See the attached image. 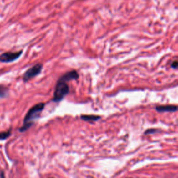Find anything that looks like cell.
I'll return each instance as SVG.
<instances>
[{
	"instance_id": "7a4b0ae2",
	"label": "cell",
	"mask_w": 178,
	"mask_h": 178,
	"mask_svg": "<svg viewBox=\"0 0 178 178\" xmlns=\"http://www.w3.org/2000/svg\"><path fill=\"white\" fill-rule=\"evenodd\" d=\"M69 92L70 86L68 84V82L59 78L55 87L52 101L54 102H61L63 100L64 98L69 93Z\"/></svg>"
},
{
	"instance_id": "ba28073f",
	"label": "cell",
	"mask_w": 178,
	"mask_h": 178,
	"mask_svg": "<svg viewBox=\"0 0 178 178\" xmlns=\"http://www.w3.org/2000/svg\"><path fill=\"white\" fill-rule=\"evenodd\" d=\"M11 130L7 131V132H0V140H6L11 136Z\"/></svg>"
},
{
	"instance_id": "3957f363",
	"label": "cell",
	"mask_w": 178,
	"mask_h": 178,
	"mask_svg": "<svg viewBox=\"0 0 178 178\" xmlns=\"http://www.w3.org/2000/svg\"><path fill=\"white\" fill-rule=\"evenodd\" d=\"M43 70V65L40 64H37L34 65L33 66L28 69L23 75L24 82H28V81L32 79V78L36 77L37 75L41 73Z\"/></svg>"
},
{
	"instance_id": "5b68a950",
	"label": "cell",
	"mask_w": 178,
	"mask_h": 178,
	"mask_svg": "<svg viewBox=\"0 0 178 178\" xmlns=\"http://www.w3.org/2000/svg\"><path fill=\"white\" fill-rule=\"evenodd\" d=\"M61 79L65 81V82H70L71 80H77L79 78V74L76 70H70L68 73L63 74L61 77Z\"/></svg>"
},
{
	"instance_id": "4fadbf2b",
	"label": "cell",
	"mask_w": 178,
	"mask_h": 178,
	"mask_svg": "<svg viewBox=\"0 0 178 178\" xmlns=\"http://www.w3.org/2000/svg\"><path fill=\"white\" fill-rule=\"evenodd\" d=\"M49 178H53V177H49Z\"/></svg>"
},
{
	"instance_id": "8992f818",
	"label": "cell",
	"mask_w": 178,
	"mask_h": 178,
	"mask_svg": "<svg viewBox=\"0 0 178 178\" xmlns=\"http://www.w3.org/2000/svg\"><path fill=\"white\" fill-rule=\"evenodd\" d=\"M155 109L159 112H175L177 107L176 105H159Z\"/></svg>"
},
{
	"instance_id": "52a82bcc",
	"label": "cell",
	"mask_w": 178,
	"mask_h": 178,
	"mask_svg": "<svg viewBox=\"0 0 178 178\" xmlns=\"http://www.w3.org/2000/svg\"><path fill=\"white\" fill-rule=\"evenodd\" d=\"M101 117L99 115H81V119L85 121H97L99 120Z\"/></svg>"
},
{
	"instance_id": "6da1fadb",
	"label": "cell",
	"mask_w": 178,
	"mask_h": 178,
	"mask_svg": "<svg viewBox=\"0 0 178 178\" xmlns=\"http://www.w3.org/2000/svg\"><path fill=\"white\" fill-rule=\"evenodd\" d=\"M45 108L44 103H38L31 108L28 111L23 121V125L20 128V132H24L32 127L33 122L39 118L40 114Z\"/></svg>"
},
{
	"instance_id": "9c48e42d",
	"label": "cell",
	"mask_w": 178,
	"mask_h": 178,
	"mask_svg": "<svg viewBox=\"0 0 178 178\" xmlns=\"http://www.w3.org/2000/svg\"><path fill=\"white\" fill-rule=\"evenodd\" d=\"M8 94V89L4 86H0V98H4Z\"/></svg>"
},
{
	"instance_id": "7c38bea8",
	"label": "cell",
	"mask_w": 178,
	"mask_h": 178,
	"mask_svg": "<svg viewBox=\"0 0 178 178\" xmlns=\"http://www.w3.org/2000/svg\"><path fill=\"white\" fill-rule=\"evenodd\" d=\"M0 176H1V178H5V175H4V172H2L1 174H0Z\"/></svg>"
},
{
	"instance_id": "30bf717a",
	"label": "cell",
	"mask_w": 178,
	"mask_h": 178,
	"mask_svg": "<svg viewBox=\"0 0 178 178\" xmlns=\"http://www.w3.org/2000/svg\"><path fill=\"white\" fill-rule=\"evenodd\" d=\"M158 132V130L157 129H154V128H151V129L147 130L145 132H144V134H155V132Z\"/></svg>"
},
{
	"instance_id": "277c9868",
	"label": "cell",
	"mask_w": 178,
	"mask_h": 178,
	"mask_svg": "<svg viewBox=\"0 0 178 178\" xmlns=\"http://www.w3.org/2000/svg\"><path fill=\"white\" fill-rule=\"evenodd\" d=\"M23 54V51L15 52H5L0 55V61L4 63H10L20 58Z\"/></svg>"
},
{
	"instance_id": "8fae6325",
	"label": "cell",
	"mask_w": 178,
	"mask_h": 178,
	"mask_svg": "<svg viewBox=\"0 0 178 178\" xmlns=\"http://www.w3.org/2000/svg\"><path fill=\"white\" fill-rule=\"evenodd\" d=\"M177 65H178V62H177V60H175V61H173V63H172L171 68H173V69H177Z\"/></svg>"
}]
</instances>
